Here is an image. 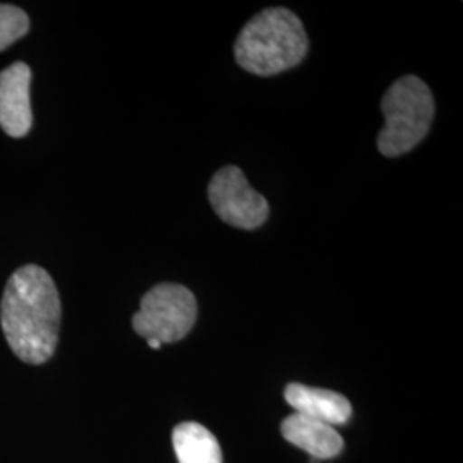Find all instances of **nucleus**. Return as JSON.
<instances>
[{
	"label": "nucleus",
	"mask_w": 463,
	"mask_h": 463,
	"mask_svg": "<svg viewBox=\"0 0 463 463\" xmlns=\"http://www.w3.org/2000/svg\"><path fill=\"white\" fill-rule=\"evenodd\" d=\"M285 400L296 414L311 417L330 426H342L352 417V405L347 398L325 388L290 383L285 388Z\"/></svg>",
	"instance_id": "0eeeda50"
},
{
	"label": "nucleus",
	"mask_w": 463,
	"mask_h": 463,
	"mask_svg": "<svg viewBox=\"0 0 463 463\" xmlns=\"http://www.w3.org/2000/svg\"><path fill=\"white\" fill-rule=\"evenodd\" d=\"M30 83L32 69L24 62L0 72V128L13 137L26 136L33 124Z\"/></svg>",
	"instance_id": "423d86ee"
},
{
	"label": "nucleus",
	"mask_w": 463,
	"mask_h": 463,
	"mask_svg": "<svg viewBox=\"0 0 463 463\" xmlns=\"http://www.w3.org/2000/svg\"><path fill=\"white\" fill-rule=\"evenodd\" d=\"M309 40L298 14L269 7L252 17L237 36V64L254 76H277L298 67L307 55Z\"/></svg>",
	"instance_id": "f03ea898"
},
{
	"label": "nucleus",
	"mask_w": 463,
	"mask_h": 463,
	"mask_svg": "<svg viewBox=\"0 0 463 463\" xmlns=\"http://www.w3.org/2000/svg\"><path fill=\"white\" fill-rule=\"evenodd\" d=\"M179 463H223L222 448L212 430L198 422H183L172 432Z\"/></svg>",
	"instance_id": "1a4fd4ad"
},
{
	"label": "nucleus",
	"mask_w": 463,
	"mask_h": 463,
	"mask_svg": "<svg viewBox=\"0 0 463 463\" xmlns=\"http://www.w3.org/2000/svg\"><path fill=\"white\" fill-rule=\"evenodd\" d=\"M30 30V17L16 5L0 4V52L23 38Z\"/></svg>",
	"instance_id": "9d476101"
},
{
	"label": "nucleus",
	"mask_w": 463,
	"mask_h": 463,
	"mask_svg": "<svg viewBox=\"0 0 463 463\" xmlns=\"http://www.w3.org/2000/svg\"><path fill=\"white\" fill-rule=\"evenodd\" d=\"M280 430L288 443L309 453L315 462L333 458L344 449V439L333 426L306 415L294 412L285 417Z\"/></svg>",
	"instance_id": "6e6552de"
},
{
	"label": "nucleus",
	"mask_w": 463,
	"mask_h": 463,
	"mask_svg": "<svg viewBox=\"0 0 463 463\" xmlns=\"http://www.w3.org/2000/svg\"><path fill=\"white\" fill-rule=\"evenodd\" d=\"M61 298L49 273L26 265L9 279L2 304L0 325L11 350L26 364H45L53 355L61 328Z\"/></svg>",
	"instance_id": "f257e3e1"
},
{
	"label": "nucleus",
	"mask_w": 463,
	"mask_h": 463,
	"mask_svg": "<svg viewBox=\"0 0 463 463\" xmlns=\"http://www.w3.org/2000/svg\"><path fill=\"white\" fill-rule=\"evenodd\" d=\"M381 110L384 128L378 136V149L395 158L412 151L428 136L436 105L428 84L417 76H403L384 93Z\"/></svg>",
	"instance_id": "7ed1b4c3"
},
{
	"label": "nucleus",
	"mask_w": 463,
	"mask_h": 463,
	"mask_svg": "<svg viewBox=\"0 0 463 463\" xmlns=\"http://www.w3.org/2000/svg\"><path fill=\"white\" fill-rule=\"evenodd\" d=\"M208 198L218 218L235 229L256 231L269 216L265 196L250 187L237 166H223L216 172L208 185Z\"/></svg>",
	"instance_id": "39448f33"
},
{
	"label": "nucleus",
	"mask_w": 463,
	"mask_h": 463,
	"mask_svg": "<svg viewBox=\"0 0 463 463\" xmlns=\"http://www.w3.org/2000/svg\"><path fill=\"white\" fill-rule=\"evenodd\" d=\"M146 342H148L149 347L155 348V350H158V348L162 347V344L156 342V340H146Z\"/></svg>",
	"instance_id": "9b49d317"
},
{
	"label": "nucleus",
	"mask_w": 463,
	"mask_h": 463,
	"mask_svg": "<svg viewBox=\"0 0 463 463\" xmlns=\"http://www.w3.org/2000/svg\"><path fill=\"white\" fill-rule=\"evenodd\" d=\"M198 317L194 294L179 283H158L141 298L133 328L146 340L175 344L193 330Z\"/></svg>",
	"instance_id": "20e7f679"
}]
</instances>
